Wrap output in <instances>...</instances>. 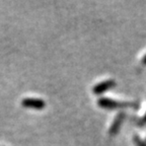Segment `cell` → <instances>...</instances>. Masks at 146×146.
<instances>
[{
    "label": "cell",
    "instance_id": "obj_1",
    "mask_svg": "<svg viewBox=\"0 0 146 146\" xmlns=\"http://www.w3.org/2000/svg\"><path fill=\"white\" fill-rule=\"evenodd\" d=\"M98 104L100 108L107 110H116V109H124V108H133L138 109L139 103L137 102H117V100H111L108 98H102L98 100Z\"/></svg>",
    "mask_w": 146,
    "mask_h": 146
},
{
    "label": "cell",
    "instance_id": "obj_2",
    "mask_svg": "<svg viewBox=\"0 0 146 146\" xmlns=\"http://www.w3.org/2000/svg\"><path fill=\"white\" fill-rule=\"evenodd\" d=\"M125 117H126L125 113H122V112L117 115V117L115 118L113 124L111 125V127H110V130H109L110 135H116L117 133L120 131V128H121L122 124H123Z\"/></svg>",
    "mask_w": 146,
    "mask_h": 146
},
{
    "label": "cell",
    "instance_id": "obj_3",
    "mask_svg": "<svg viewBox=\"0 0 146 146\" xmlns=\"http://www.w3.org/2000/svg\"><path fill=\"white\" fill-rule=\"evenodd\" d=\"M115 86H116L115 80H106V81H103L100 82V83H98V84H96L94 87V92L96 94H100Z\"/></svg>",
    "mask_w": 146,
    "mask_h": 146
},
{
    "label": "cell",
    "instance_id": "obj_4",
    "mask_svg": "<svg viewBox=\"0 0 146 146\" xmlns=\"http://www.w3.org/2000/svg\"><path fill=\"white\" fill-rule=\"evenodd\" d=\"M21 104L23 107L35 110H42L45 108V102L42 100H36V98H25L21 102Z\"/></svg>",
    "mask_w": 146,
    "mask_h": 146
},
{
    "label": "cell",
    "instance_id": "obj_5",
    "mask_svg": "<svg viewBox=\"0 0 146 146\" xmlns=\"http://www.w3.org/2000/svg\"><path fill=\"white\" fill-rule=\"evenodd\" d=\"M133 141H134V143L136 146H146V142L143 141V140H142L139 136H137V135H135L134 136Z\"/></svg>",
    "mask_w": 146,
    "mask_h": 146
},
{
    "label": "cell",
    "instance_id": "obj_6",
    "mask_svg": "<svg viewBox=\"0 0 146 146\" xmlns=\"http://www.w3.org/2000/svg\"><path fill=\"white\" fill-rule=\"evenodd\" d=\"M138 125H139V126H144V125H146V114H145V116H144L143 118L140 119L139 121H138Z\"/></svg>",
    "mask_w": 146,
    "mask_h": 146
},
{
    "label": "cell",
    "instance_id": "obj_7",
    "mask_svg": "<svg viewBox=\"0 0 146 146\" xmlns=\"http://www.w3.org/2000/svg\"><path fill=\"white\" fill-rule=\"evenodd\" d=\"M142 63H143L144 65H146V55L143 57V59H142Z\"/></svg>",
    "mask_w": 146,
    "mask_h": 146
}]
</instances>
